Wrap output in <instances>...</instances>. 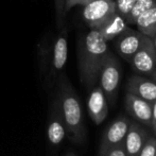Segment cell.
I'll list each match as a JSON object with an SVG mask.
<instances>
[{
	"label": "cell",
	"instance_id": "7a4b0ae2",
	"mask_svg": "<svg viewBox=\"0 0 156 156\" xmlns=\"http://www.w3.org/2000/svg\"><path fill=\"white\" fill-rule=\"evenodd\" d=\"M107 41L96 29L84 35L79 43V72L80 80L86 88L96 86L100 70L109 53Z\"/></svg>",
	"mask_w": 156,
	"mask_h": 156
},
{
	"label": "cell",
	"instance_id": "cb8c5ba5",
	"mask_svg": "<svg viewBox=\"0 0 156 156\" xmlns=\"http://www.w3.org/2000/svg\"><path fill=\"white\" fill-rule=\"evenodd\" d=\"M150 78H151V79H153V80H154L155 82H156V68H155V70H154V71H153V73L151 74V76H150Z\"/></svg>",
	"mask_w": 156,
	"mask_h": 156
},
{
	"label": "cell",
	"instance_id": "277c9868",
	"mask_svg": "<svg viewBox=\"0 0 156 156\" xmlns=\"http://www.w3.org/2000/svg\"><path fill=\"white\" fill-rule=\"evenodd\" d=\"M121 80V65L113 52H109L99 74V86L103 90L108 105L114 106L118 97Z\"/></svg>",
	"mask_w": 156,
	"mask_h": 156
},
{
	"label": "cell",
	"instance_id": "603a6c76",
	"mask_svg": "<svg viewBox=\"0 0 156 156\" xmlns=\"http://www.w3.org/2000/svg\"><path fill=\"white\" fill-rule=\"evenodd\" d=\"M151 41H152V44H153V46H154V49L156 51V33L153 35L152 37H151Z\"/></svg>",
	"mask_w": 156,
	"mask_h": 156
},
{
	"label": "cell",
	"instance_id": "9c48e42d",
	"mask_svg": "<svg viewBox=\"0 0 156 156\" xmlns=\"http://www.w3.org/2000/svg\"><path fill=\"white\" fill-rule=\"evenodd\" d=\"M146 35L136 30L131 29L127 27L122 33H120L114 41V47L117 52V54L122 58L129 63L131 58L134 54L137 52L144 41Z\"/></svg>",
	"mask_w": 156,
	"mask_h": 156
},
{
	"label": "cell",
	"instance_id": "44dd1931",
	"mask_svg": "<svg viewBox=\"0 0 156 156\" xmlns=\"http://www.w3.org/2000/svg\"><path fill=\"white\" fill-rule=\"evenodd\" d=\"M105 156H126L124 151V147H123V142L121 144H118V146L114 147L112 150H109L106 153Z\"/></svg>",
	"mask_w": 156,
	"mask_h": 156
},
{
	"label": "cell",
	"instance_id": "ba28073f",
	"mask_svg": "<svg viewBox=\"0 0 156 156\" xmlns=\"http://www.w3.org/2000/svg\"><path fill=\"white\" fill-rule=\"evenodd\" d=\"M129 64L135 72L151 76L156 68V51L150 37H144V43L131 58Z\"/></svg>",
	"mask_w": 156,
	"mask_h": 156
},
{
	"label": "cell",
	"instance_id": "4316f807",
	"mask_svg": "<svg viewBox=\"0 0 156 156\" xmlns=\"http://www.w3.org/2000/svg\"><path fill=\"white\" fill-rule=\"evenodd\" d=\"M155 137H156V136H155Z\"/></svg>",
	"mask_w": 156,
	"mask_h": 156
},
{
	"label": "cell",
	"instance_id": "d6986e66",
	"mask_svg": "<svg viewBox=\"0 0 156 156\" xmlns=\"http://www.w3.org/2000/svg\"><path fill=\"white\" fill-rule=\"evenodd\" d=\"M155 152H156V137H154V136L150 137L149 136V138L147 139L139 156H155Z\"/></svg>",
	"mask_w": 156,
	"mask_h": 156
},
{
	"label": "cell",
	"instance_id": "52a82bcc",
	"mask_svg": "<svg viewBox=\"0 0 156 156\" xmlns=\"http://www.w3.org/2000/svg\"><path fill=\"white\" fill-rule=\"evenodd\" d=\"M129 123L131 121L127 118L119 117L108 125L101 138L98 156H105L114 147L123 142Z\"/></svg>",
	"mask_w": 156,
	"mask_h": 156
},
{
	"label": "cell",
	"instance_id": "9a60e30c",
	"mask_svg": "<svg viewBox=\"0 0 156 156\" xmlns=\"http://www.w3.org/2000/svg\"><path fill=\"white\" fill-rule=\"evenodd\" d=\"M135 26L140 33L148 37H152L156 33V4L144 11L137 19Z\"/></svg>",
	"mask_w": 156,
	"mask_h": 156
},
{
	"label": "cell",
	"instance_id": "ac0fdd59",
	"mask_svg": "<svg viewBox=\"0 0 156 156\" xmlns=\"http://www.w3.org/2000/svg\"><path fill=\"white\" fill-rule=\"evenodd\" d=\"M114 1H115L116 11L120 15H122L125 19V16L129 14L132 8L140 0H114Z\"/></svg>",
	"mask_w": 156,
	"mask_h": 156
},
{
	"label": "cell",
	"instance_id": "2e32d148",
	"mask_svg": "<svg viewBox=\"0 0 156 156\" xmlns=\"http://www.w3.org/2000/svg\"><path fill=\"white\" fill-rule=\"evenodd\" d=\"M154 4H156V0H140L132 8L129 14L125 16V21L127 25H135L136 19L148 9L152 8Z\"/></svg>",
	"mask_w": 156,
	"mask_h": 156
},
{
	"label": "cell",
	"instance_id": "3957f363",
	"mask_svg": "<svg viewBox=\"0 0 156 156\" xmlns=\"http://www.w3.org/2000/svg\"><path fill=\"white\" fill-rule=\"evenodd\" d=\"M68 58L67 29H61L58 36L51 41L39 45L38 65L39 73L48 91L53 90L58 74L65 67Z\"/></svg>",
	"mask_w": 156,
	"mask_h": 156
},
{
	"label": "cell",
	"instance_id": "6da1fadb",
	"mask_svg": "<svg viewBox=\"0 0 156 156\" xmlns=\"http://www.w3.org/2000/svg\"><path fill=\"white\" fill-rule=\"evenodd\" d=\"M53 91L58 97L65 122L66 136L73 144H84L86 141V126L82 104L66 73L61 72L58 74Z\"/></svg>",
	"mask_w": 156,
	"mask_h": 156
},
{
	"label": "cell",
	"instance_id": "d4e9b609",
	"mask_svg": "<svg viewBox=\"0 0 156 156\" xmlns=\"http://www.w3.org/2000/svg\"><path fill=\"white\" fill-rule=\"evenodd\" d=\"M64 156H76V155L74 154L73 152H71V151H70V152H67V153H66V154L64 155Z\"/></svg>",
	"mask_w": 156,
	"mask_h": 156
},
{
	"label": "cell",
	"instance_id": "4fadbf2b",
	"mask_svg": "<svg viewBox=\"0 0 156 156\" xmlns=\"http://www.w3.org/2000/svg\"><path fill=\"white\" fill-rule=\"evenodd\" d=\"M148 138V132L144 127H141V125L129 123L123 140V147L126 156H139Z\"/></svg>",
	"mask_w": 156,
	"mask_h": 156
},
{
	"label": "cell",
	"instance_id": "8992f818",
	"mask_svg": "<svg viewBox=\"0 0 156 156\" xmlns=\"http://www.w3.org/2000/svg\"><path fill=\"white\" fill-rule=\"evenodd\" d=\"M47 124V136L50 144L52 146H58L62 144L64 138L66 137V127L58 97L54 91L50 101Z\"/></svg>",
	"mask_w": 156,
	"mask_h": 156
},
{
	"label": "cell",
	"instance_id": "30bf717a",
	"mask_svg": "<svg viewBox=\"0 0 156 156\" xmlns=\"http://www.w3.org/2000/svg\"><path fill=\"white\" fill-rule=\"evenodd\" d=\"M87 111L94 124H101L108 115L109 105L100 86H94L87 100Z\"/></svg>",
	"mask_w": 156,
	"mask_h": 156
},
{
	"label": "cell",
	"instance_id": "7402d4cb",
	"mask_svg": "<svg viewBox=\"0 0 156 156\" xmlns=\"http://www.w3.org/2000/svg\"><path fill=\"white\" fill-rule=\"evenodd\" d=\"M156 126V100L152 103V122H151V127L154 129Z\"/></svg>",
	"mask_w": 156,
	"mask_h": 156
},
{
	"label": "cell",
	"instance_id": "5bb4252c",
	"mask_svg": "<svg viewBox=\"0 0 156 156\" xmlns=\"http://www.w3.org/2000/svg\"><path fill=\"white\" fill-rule=\"evenodd\" d=\"M129 27V25L125 21L124 17L122 15H120L119 13L116 11L106 21L102 23L100 27L98 28L99 32L102 34V36L108 41H113L114 38L118 36L120 33H122L126 28Z\"/></svg>",
	"mask_w": 156,
	"mask_h": 156
},
{
	"label": "cell",
	"instance_id": "7c38bea8",
	"mask_svg": "<svg viewBox=\"0 0 156 156\" xmlns=\"http://www.w3.org/2000/svg\"><path fill=\"white\" fill-rule=\"evenodd\" d=\"M126 93L133 94L152 104L156 100V82L153 79L133 76L127 80Z\"/></svg>",
	"mask_w": 156,
	"mask_h": 156
},
{
	"label": "cell",
	"instance_id": "ffe728a7",
	"mask_svg": "<svg viewBox=\"0 0 156 156\" xmlns=\"http://www.w3.org/2000/svg\"><path fill=\"white\" fill-rule=\"evenodd\" d=\"M94 1V0H66V3H65V11L66 13L68 12V11L70 10V9H72L73 6L76 5H86L87 3H89V2Z\"/></svg>",
	"mask_w": 156,
	"mask_h": 156
},
{
	"label": "cell",
	"instance_id": "e0dca14e",
	"mask_svg": "<svg viewBox=\"0 0 156 156\" xmlns=\"http://www.w3.org/2000/svg\"><path fill=\"white\" fill-rule=\"evenodd\" d=\"M65 3L66 0H54L56 26L60 30L65 27V17L66 14H67L65 11Z\"/></svg>",
	"mask_w": 156,
	"mask_h": 156
},
{
	"label": "cell",
	"instance_id": "5b68a950",
	"mask_svg": "<svg viewBox=\"0 0 156 156\" xmlns=\"http://www.w3.org/2000/svg\"><path fill=\"white\" fill-rule=\"evenodd\" d=\"M115 12L114 0H94L83 6L82 17L90 29H98Z\"/></svg>",
	"mask_w": 156,
	"mask_h": 156
},
{
	"label": "cell",
	"instance_id": "484cf974",
	"mask_svg": "<svg viewBox=\"0 0 156 156\" xmlns=\"http://www.w3.org/2000/svg\"><path fill=\"white\" fill-rule=\"evenodd\" d=\"M155 156H156V152H155Z\"/></svg>",
	"mask_w": 156,
	"mask_h": 156
},
{
	"label": "cell",
	"instance_id": "8fae6325",
	"mask_svg": "<svg viewBox=\"0 0 156 156\" xmlns=\"http://www.w3.org/2000/svg\"><path fill=\"white\" fill-rule=\"evenodd\" d=\"M126 112L139 122L150 125L152 122V104L133 94L126 93L124 98Z\"/></svg>",
	"mask_w": 156,
	"mask_h": 156
}]
</instances>
